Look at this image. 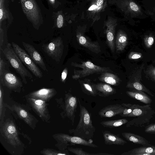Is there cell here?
I'll use <instances>...</instances> for the list:
<instances>
[{
	"mask_svg": "<svg viewBox=\"0 0 155 155\" xmlns=\"http://www.w3.org/2000/svg\"><path fill=\"white\" fill-rule=\"evenodd\" d=\"M78 99L80 108V120L76 128L70 130L69 132L74 136L88 140L93 137L96 129L92 124L91 114Z\"/></svg>",
	"mask_w": 155,
	"mask_h": 155,
	"instance_id": "6da1fadb",
	"label": "cell"
},
{
	"mask_svg": "<svg viewBox=\"0 0 155 155\" xmlns=\"http://www.w3.org/2000/svg\"><path fill=\"white\" fill-rule=\"evenodd\" d=\"M132 112L127 117L134 118L127 123L126 127H127L132 126L143 127L150 121L155 114L150 104L144 105L132 104Z\"/></svg>",
	"mask_w": 155,
	"mask_h": 155,
	"instance_id": "7a4b0ae2",
	"label": "cell"
},
{
	"mask_svg": "<svg viewBox=\"0 0 155 155\" xmlns=\"http://www.w3.org/2000/svg\"><path fill=\"white\" fill-rule=\"evenodd\" d=\"M10 43H8L6 47L1 51L12 67L21 77L22 81L27 83L26 77L32 79L33 76L22 64Z\"/></svg>",
	"mask_w": 155,
	"mask_h": 155,
	"instance_id": "3957f363",
	"label": "cell"
},
{
	"mask_svg": "<svg viewBox=\"0 0 155 155\" xmlns=\"http://www.w3.org/2000/svg\"><path fill=\"white\" fill-rule=\"evenodd\" d=\"M12 45L22 62L33 74L37 77L39 78H42L43 76L42 72L28 53L14 42H12Z\"/></svg>",
	"mask_w": 155,
	"mask_h": 155,
	"instance_id": "277c9868",
	"label": "cell"
},
{
	"mask_svg": "<svg viewBox=\"0 0 155 155\" xmlns=\"http://www.w3.org/2000/svg\"><path fill=\"white\" fill-rule=\"evenodd\" d=\"M59 141L62 149L64 150L67 148L68 145H75L78 144L93 148L97 147V145L93 143V141L91 139L88 140L84 139L76 136H71L64 134H60L57 136Z\"/></svg>",
	"mask_w": 155,
	"mask_h": 155,
	"instance_id": "5b68a950",
	"label": "cell"
},
{
	"mask_svg": "<svg viewBox=\"0 0 155 155\" xmlns=\"http://www.w3.org/2000/svg\"><path fill=\"white\" fill-rule=\"evenodd\" d=\"M24 12L35 25L38 24L40 18V9L35 0H20Z\"/></svg>",
	"mask_w": 155,
	"mask_h": 155,
	"instance_id": "8992f818",
	"label": "cell"
},
{
	"mask_svg": "<svg viewBox=\"0 0 155 155\" xmlns=\"http://www.w3.org/2000/svg\"><path fill=\"white\" fill-rule=\"evenodd\" d=\"M42 48L48 56L57 62L60 61L63 50V42L61 38L52 40L50 43L44 45Z\"/></svg>",
	"mask_w": 155,
	"mask_h": 155,
	"instance_id": "52a82bcc",
	"label": "cell"
},
{
	"mask_svg": "<svg viewBox=\"0 0 155 155\" xmlns=\"http://www.w3.org/2000/svg\"><path fill=\"white\" fill-rule=\"evenodd\" d=\"M0 84L9 89H15L20 88L22 86L21 80L9 70H5L0 77Z\"/></svg>",
	"mask_w": 155,
	"mask_h": 155,
	"instance_id": "ba28073f",
	"label": "cell"
},
{
	"mask_svg": "<svg viewBox=\"0 0 155 155\" xmlns=\"http://www.w3.org/2000/svg\"><path fill=\"white\" fill-rule=\"evenodd\" d=\"M78 99L70 94H66L65 99L64 112L66 116L70 119L73 125L77 107Z\"/></svg>",
	"mask_w": 155,
	"mask_h": 155,
	"instance_id": "9c48e42d",
	"label": "cell"
},
{
	"mask_svg": "<svg viewBox=\"0 0 155 155\" xmlns=\"http://www.w3.org/2000/svg\"><path fill=\"white\" fill-rule=\"evenodd\" d=\"M3 131L5 137L10 144L15 146L21 144L16 128L12 122H6L3 127Z\"/></svg>",
	"mask_w": 155,
	"mask_h": 155,
	"instance_id": "30bf717a",
	"label": "cell"
},
{
	"mask_svg": "<svg viewBox=\"0 0 155 155\" xmlns=\"http://www.w3.org/2000/svg\"><path fill=\"white\" fill-rule=\"evenodd\" d=\"M106 5V0H92L87 9L89 17L93 20H99L101 12L104 10Z\"/></svg>",
	"mask_w": 155,
	"mask_h": 155,
	"instance_id": "8fae6325",
	"label": "cell"
},
{
	"mask_svg": "<svg viewBox=\"0 0 155 155\" xmlns=\"http://www.w3.org/2000/svg\"><path fill=\"white\" fill-rule=\"evenodd\" d=\"M125 108L121 104L110 105L101 109L98 114L101 117H110L117 115H120L123 113Z\"/></svg>",
	"mask_w": 155,
	"mask_h": 155,
	"instance_id": "7c38bea8",
	"label": "cell"
},
{
	"mask_svg": "<svg viewBox=\"0 0 155 155\" xmlns=\"http://www.w3.org/2000/svg\"><path fill=\"white\" fill-rule=\"evenodd\" d=\"M117 25L116 19L111 17H108L104 23L106 28V33L108 44L112 51H114V39Z\"/></svg>",
	"mask_w": 155,
	"mask_h": 155,
	"instance_id": "4fadbf2b",
	"label": "cell"
},
{
	"mask_svg": "<svg viewBox=\"0 0 155 155\" xmlns=\"http://www.w3.org/2000/svg\"><path fill=\"white\" fill-rule=\"evenodd\" d=\"M22 44L28 54L32 60L45 71H47L45 64L41 56L31 45L22 41Z\"/></svg>",
	"mask_w": 155,
	"mask_h": 155,
	"instance_id": "5bb4252c",
	"label": "cell"
},
{
	"mask_svg": "<svg viewBox=\"0 0 155 155\" xmlns=\"http://www.w3.org/2000/svg\"><path fill=\"white\" fill-rule=\"evenodd\" d=\"M120 6L126 14H130L133 16L140 15L142 12L140 7L132 0H122Z\"/></svg>",
	"mask_w": 155,
	"mask_h": 155,
	"instance_id": "9a60e30c",
	"label": "cell"
},
{
	"mask_svg": "<svg viewBox=\"0 0 155 155\" xmlns=\"http://www.w3.org/2000/svg\"><path fill=\"white\" fill-rule=\"evenodd\" d=\"M55 93L54 89L42 88L31 93L29 95L30 98L46 101L50 99Z\"/></svg>",
	"mask_w": 155,
	"mask_h": 155,
	"instance_id": "2e32d148",
	"label": "cell"
},
{
	"mask_svg": "<svg viewBox=\"0 0 155 155\" xmlns=\"http://www.w3.org/2000/svg\"><path fill=\"white\" fill-rule=\"evenodd\" d=\"M121 155H155V146H147L134 148L123 153Z\"/></svg>",
	"mask_w": 155,
	"mask_h": 155,
	"instance_id": "e0dca14e",
	"label": "cell"
},
{
	"mask_svg": "<svg viewBox=\"0 0 155 155\" xmlns=\"http://www.w3.org/2000/svg\"><path fill=\"white\" fill-rule=\"evenodd\" d=\"M29 100L32 106L41 117H47L48 112L45 101L31 98H29Z\"/></svg>",
	"mask_w": 155,
	"mask_h": 155,
	"instance_id": "ac0fdd59",
	"label": "cell"
},
{
	"mask_svg": "<svg viewBox=\"0 0 155 155\" xmlns=\"http://www.w3.org/2000/svg\"><path fill=\"white\" fill-rule=\"evenodd\" d=\"M104 143L107 145H124L127 142L117 135L107 130H104L103 133Z\"/></svg>",
	"mask_w": 155,
	"mask_h": 155,
	"instance_id": "d6986e66",
	"label": "cell"
},
{
	"mask_svg": "<svg viewBox=\"0 0 155 155\" xmlns=\"http://www.w3.org/2000/svg\"><path fill=\"white\" fill-rule=\"evenodd\" d=\"M126 93L130 97L138 100L145 104H151L152 102L151 98L142 91L132 89L131 91H127Z\"/></svg>",
	"mask_w": 155,
	"mask_h": 155,
	"instance_id": "ffe728a7",
	"label": "cell"
},
{
	"mask_svg": "<svg viewBox=\"0 0 155 155\" xmlns=\"http://www.w3.org/2000/svg\"><path fill=\"white\" fill-rule=\"evenodd\" d=\"M122 136L127 141L143 146H150L148 141L140 135L130 132H123Z\"/></svg>",
	"mask_w": 155,
	"mask_h": 155,
	"instance_id": "44dd1931",
	"label": "cell"
},
{
	"mask_svg": "<svg viewBox=\"0 0 155 155\" xmlns=\"http://www.w3.org/2000/svg\"><path fill=\"white\" fill-rule=\"evenodd\" d=\"M97 94L102 97H106L116 93V90L106 84H99L95 86Z\"/></svg>",
	"mask_w": 155,
	"mask_h": 155,
	"instance_id": "7402d4cb",
	"label": "cell"
},
{
	"mask_svg": "<svg viewBox=\"0 0 155 155\" xmlns=\"http://www.w3.org/2000/svg\"><path fill=\"white\" fill-rule=\"evenodd\" d=\"M127 37L123 31L120 30L118 32L116 40V45L117 51H121L124 50L127 43Z\"/></svg>",
	"mask_w": 155,
	"mask_h": 155,
	"instance_id": "603a6c76",
	"label": "cell"
},
{
	"mask_svg": "<svg viewBox=\"0 0 155 155\" xmlns=\"http://www.w3.org/2000/svg\"><path fill=\"white\" fill-rule=\"evenodd\" d=\"M12 109L17 113L20 118L29 125H31L33 119L27 111L20 106L16 105H13Z\"/></svg>",
	"mask_w": 155,
	"mask_h": 155,
	"instance_id": "cb8c5ba5",
	"label": "cell"
},
{
	"mask_svg": "<svg viewBox=\"0 0 155 155\" xmlns=\"http://www.w3.org/2000/svg\"><path fill=\"white\" fill-rule=\"evenodd\" d=\"M128 121L127 119L123 118L114 120L103 121L100 124L104 127L112 128L120 126L127 124Z\"/></svg>",
	"mask_w": 155,
	"mask_h": 155,
	"instance_id": "d4e9b609",
	"label": "cell"
},
{
	"mask_svg": "<svg viewBox=\"0 0 155 155\" xmlns=\"http://www.w3.org/2000/svg\"><path fill=\"white\" fill-rule=\"evenodd\" d=\"M127 87L132 89L142 91L147 93L152 97L153 96V94L150 90L142 84L140 81L134 80L129 83Z\"/></svg>",
	"mask_w": 155,
	"mask_h": 155,
	"instance_id": "484cf974",
	"label": "cell"
},
{
	"mask_svg": "<svg viewBox=\"0 0 155 155\" xmlns=\"http://www.w3.org/2000/svg\"><path fill=\"white\" fill-rule=\"evenodd\" d=\"M103 81L112 85H116L119 84V81L114 75L108 73H106L103 78Z\"/></svg>",
	"mask_w": 155,
	"mask_h": 155,
	"instance_id": "4316f807",
	"label": "cell"
},
{
	"mask_svg": "<svg viewBox=\"0 0 155 155\" xmlns=\"http://www.w3.org/2000/svg\"><path fill=\"white\" fill-rule=\"evenodd\" d=\"M5 0H0V26L1 22L4 20L8 18L9 15L8 11L6 9L4 2Z\"/></svg>",
	"mask_w": 155,
	"mask_h": 155,
	"instance_id": "83f0119b",
	"label": "cell"
},
{
	"mask_svg": "<svg viewBox=\"0 0 155 155\" xmlns=\"http://www.w3.org/2000/svg\"><path fill=\"white\" fill-rule=\"evenodd\" d=\"M68 150L59 151L52 149H46L43 150L41 153L47 155H67L69 154Z\"/></svg>",
	"mask_w": 155,
	"mask_h": 155,
	"instance_id": "f1b7e54d",
	"label": "cell"
},
{
	"mask_svg": "<svg viewBox=\"0 0 155 155\" xmlns=\"http://www.w3.org/2000/svg\"><path fill=\"white\" fill-rule=\"evenodd\" d=\"M70 152L77 155H96L95 153H91L84 151L81 148L68 147Z\"/></svg>",
	"mask_w": 155,
	"mask_h": 155,
	"instance_id": "f546056e",
	"label": "cell"
},
{
	"mask_svg": "<svg viewBox=\"0 0 155 155\" xmlns=\"http://www.w3.org/2000/svg\"><path fill=\"white\" fill-rule=\"evenodd\" d=\"M121 105L126 107L123 113L120 116L122 117H127V116L132 111V104L123 103Z\"/></svg>",
	"mask_w": 155,
	"mask_h": 155,
	"instance_id": "4dcf8cb0",
	"label": "cell"
},
{
	"mask_svg": "<svg viewBox=\"0 0 155 155\" xmlns=\"http://www.w3.org/2000/svg\"><path fill=\"white\" fill-rule=\"evenodd\" d=\"M144 43L147 48H150L154 43L153 37L151 35L147 36L144 38Z\"/></svg>",
	"mask_w": 155,
	"mask_h": 155,
	"instance_id": "1f68e13d",
	"label": "cell"
},
{
	"mask_svg": "<svg viewBox=\"0 0 155 155\" xmlns=\"http://www.w3.org/2000/svg\"><path fill=\"white\" fill-rule=\"evenodd\" d=\"M146 72L148 76L155 82V67L153 66L149 67Z\"/></svg>",
	"mask_w": 155,
	"mask_h": 155,
	"instance_id": "d6a6232c",
	"label": "cell"
},
{
	"mask_svg": "<svg viewBox=\"0 0 155 155\" xmlns=\"http://www.w3.org/2000/svg\"><path fill=\"white\" fill-rule=\"evenodd\" d=\"M7 64L0 54V77L3 75L4 71L5 70H9L5 68V64Z\"/></svg>",
	"mask_w": 155,
	"mask_h": 155,
	"instance_id": "836d02e7",
	"label": "cell"
},
{
	"mask_svg": "<svg viewBox=\"0 0 155 155\" xmlns=\"http://www.w3.org/2000/svg\"><path fill=\"white\" fill-rule=\"evenodd\" d=\"M128 57L131 60L137 59L142 58V54L139 52H131L129 54Z\"/></svg>",
	"mask_w": 155,
	"mask_h": 155,
	"instance_id": "e575fe53",
	"label": "cell"
},
{
	"mask_svg": "<svg viewBox=\"0 0 155 155\" xmlns=\"http://www.w3.org/2000/svg\"><path fill=\"white\" fill-rule=\"evenodd\" d=\"M144 131L147 133L155 134V124H150L146 126Z\"/></svg>",
	"mask_w": 155,
	"mask_h": 155,
	"instance_id": "d590c367",
	"label": "cell"
},
{
	"mask_svg": "<svg viewBox=\"0 0 155 155\" xmlns=\"http://www.w3.org/2000/svg\"><path fill=\"white\" fill-rule=\"evenodd\" d=\"M4 41V33L3 29L0 27V50H2V47Z\"/></svg>",
	"mask_w": 155,
	"mask_h": 155,
	"instance_id": "8d00e7d4",
	"label": "cell"
},
{
	"mask_svg": "<svg viewBox=\"0 0 155 155\" xmlns=\"http://www.w3.org/2000/svg\"><path fill=\"white\" fill-rule=\"evenodd\" d=\"M63 24V20L62 16L61 15H59L57 19V26L59 28H60L62 27Z\"/></svg>",
	"mask_w": 155,
	"mask_h": 155,
	"instance_id": "74e56055",
	"label": "cell"
},
{
	"mask_svg": "<svg viewBox=\"0 0 155 155\" xmlns=\"http://www.w3.org/2000/svg\"><path fill=\"white\" fill-rule=\"evenodd\" d=\"M2 86L0 84V117H1V114L2 108L3 107V103H2Z\"/></svg>",
	"mask_w": 155,
	"mask_h": 155,
	"instance_id": "f35d334b",
	"label": "cell"
},
{
	"mask_svg": "<svg viewBox=\"0 0 155 155\" xmlns=\"http://www.w3.org/2000/svg\"><path fill=\"white\" fill-rule=\"evenodd\" d=\"M68 71L67 68H65L62 72L61 76V80L62 82L64 81L67 75Z\"/></svg>",
	"mask_w": 155,
	"mask_h": 155,
	"instance_id": "ab89813d",
	"label": "cell"
},
{
	"mask_svg": "<svg viewBox=\"0 0 155 155\" xmlns=\"http://www.w3.org/2000/svg\"><path fill=\"white\" fill-rule=\"evenodd\" d=\"M96 155H114V154H109L104 153H95Z\"/></svg>",
	"mask_w": 155,
	"mask_h": 155,
	"instance_id": "60d3db41",
	"label": "cell"
},
{
	"mask_svg": "<svg viewBox=\"0 0 155 155\" xmlns=\"http://www.w3.org/2000/svg\"><path fill=\"white\" fill-rule=\"evenodd\" d=\"M50 1L52 3H54L55 2V0H50Z\"/></svg>",
	"mask_w": 155,
	"mask_h": 155,
	"instance_id": "b9f144b4",
	"label": "cell"
},
{
	"mask_svg": "<svg viewBox=\"0 0 155 155\" xmlns=\"http://www.w3.org/2000/svg\"></svg>",
	"mask_w": 155,
	"mask_h": 155,
	"instance_id": "7bdbcfd3",
	"label": "cell"
}]
</instances>
